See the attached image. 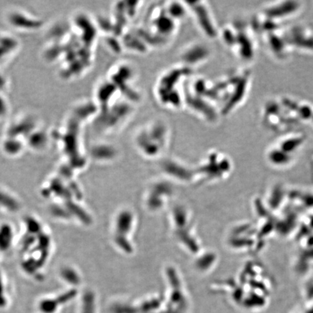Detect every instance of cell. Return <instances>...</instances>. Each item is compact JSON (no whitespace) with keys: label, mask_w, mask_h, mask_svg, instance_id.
I'll list each match as a JSON object with an SVG mask.
<instances>
[{"label":"cell","mask_w":313,"mask_h":313,"mask_svg":"<svg viewBox=\"0 0 313 313\" xmlns=\"http://www.w3.org/2000/svg\"><path fill=\"white\" fill-rule=\"evenodd\" d=\"M75 295H76V291L71 290L65 294H60L58 297L42 299L38 304L39 313H57L60 308L71 300Z\"/></svg>","instance_id":"cell-5"},{"label":"cell","mask_w":313,"mask_h":313,"mask_svg":"<svg viewBox=\"0 0 313 313\" xmlns=\"http://www.w3.org/2000/svg\"><path fill=\"white\" fill-rule=\"evenodd\" d=\"M265 45L270 55L278 62H286L293 53L285 37L284 28L264 34Z\"/></svg>","instance_id":"cell-4"},{"label":"cell","mask_w":313,"mask_h":313,"mask_svg":"<svg viewBox=\"0 0 313 313\" xmlns=\"http://www.w3.org/2000/svg\"><path fill=\"white\" fill-rule=\"evenodd\" d=\"M309 124H310L311 125H312L313 127V116H312V119H311L310 122H309Z\"/></svg>","instance_id":"cell-13"},{"label":"cell","mask_w":313,"mask_h":313,"mask_svg":"<svg viewBox=\"0 0 313 313\" xmlns=\"http://www.w3.org/2000/svg\"><path fill=\"white\" fill-rule=\"evenodd\" d=\"M8 303L9 301H8V296L6 292L4 283L0 274V309H6L8 307Z\"/></svg>","instance_id":"cell-12"},{"label":"cell","mask_w":313,"mask_h":313,"mask_svg":"<svg viewBox=\"0 0 313 313\" xmlns=\"http://www.w3.org/2000/svg\"><path fill=\"white\" fill-rule=\"evenodd\" d=\"M188 8H191V11L194 13L196 23L199 24L202 32L207 36L208 37H214L216 36V29L215 24H213L212 16L211 13L208 12L207 6H203V13H199L192 6H188Z\"/></svg>","instance_id":"cell-6"},{"label":"cell","mask_w":313,"mask_h":313,"mask_svg":"<svg viewBox=\"0 0 313 313\" xmlns=\"http://www.w3.org/2000/svg\"><path fill=\"white\" fill-rule=\"evenodd\" d=\"M286 134L278 143L279 149L284 150V152L296 150L305 142L306 137L304 133L290 132Z\"/></svg>","instance_id":"cell-7"},{"label":"cell","mask_w":313,"mask_h":313,"mask_svg":"<svg viewBox=\"0 0 313 313\" xmlns=\"http://www.w3.org/2000/svg\"><path fill=\"white\" fill-rule=\"evenodd\" d=\"M262 121L273 132H286L295 125L283 109L279 98L268 99L262 108Z\"/></svg>","instance_id":"cell-1"},{"label":"cell","mask_w":313,"mask_h":313,"mask_svg":"<svg viewBox=\"0 0 313 313\" xmlns=\"http://www.w3.org/2000/svg\"><path fill=\"white\" fill-rule=\"evenodd\" d=\"M12 241V230L9 226H3L0 228V250H6L11 245Z\"/></svg>","instance_id":"cell-9"},{"label":"cell","mask_w":313,"mask_h":313,"mask_svg":"<svg viewBox=\"0 0 313 313\" xmlns=\"http://www.w3.org/2000/svg\"><path fill=\"white\" fill-rule=\"evenodd\" d=\"M0 204L8 207L11 211H14L18 207L16 201L11 196L3 192H0Z\"/></svg>","instance_id":"cell-11"},{"label":"cell","mask_w":313,"mask_h":313,"mask_svg":"<svg viewBox=\"0 0 313 313\" xmlns=\"http://www.w3.org/2000/svg\"><path fill=\"white\" fill-rule=\"evenodd\" d=\"M303 3L293 0H284L270 3L264 8L263 14L283 26L289 20L294 19L303 11Z\"/></svg>","instance_id":"cell-3"},{"label":"cell","mask_w":313,"mask_h":313,"mask_svg":"<svg viewBox=\"0 0 313 313\" xmlns=\"http://www.w3.org/2000/svg\"><path fill=\"white\" fill-rule=\"evenodd\" d=\"M79 313H97L94 294L85 293L80 306Z\"/></svg>","instance_id":"cell-8"},{"label":"cell","mask_w":313,"mask_h":313,"mask_svg":"<svg viewBox=\"0 0 313 313\" xmlns=\"http://www.w3.org/2000/svg\"><path fill=\"white\" fill-rule=\"evenodd\" d=\"M62 276H63L65 281L68 282V283H72V284L76 285L80 281L79 277L78 276L77 273H75L74 270L70 269V268L64 269L62 271Z\"/></svg>","instance_id":"cell-10"},{"label":"cell","mask_w":313,"mask_h":313,"mask_svg":"<svg viewBox=\"0 0 313 313\" xmlns=\"http://www.w3.org/2000/svg\"><path fill=\"white\" fill-rule=\"evenodd\" d=\"M284 34L293 52L313 55V28L296 24L284 28Z\"/></svg>","instance_id":"cell-2"}]
</instances>
